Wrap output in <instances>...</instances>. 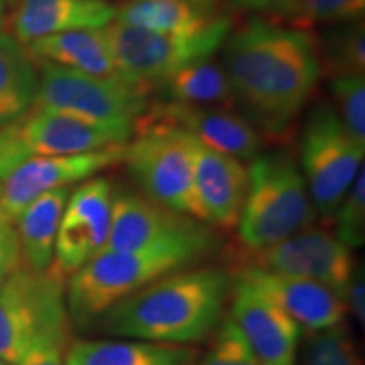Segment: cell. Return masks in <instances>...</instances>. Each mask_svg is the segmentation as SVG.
Here are the masks:
<instances>
[{
	"instance_id": "31",
	"label": "cell",
	"mask_w": 365,
	"mask_h": 365,
	"mask_svg": "<svg viewBox=\"0 0 365 365\" xmlns=\"http://www.w3.org/2000/svg\"><path fill=\"white\" fill-rule=\"evenodd\" d=\"M335 237L350 250L365 244V173L359 171L331 220Z\"/></svg>"
},
{
	"instance_id": "24",
	"label": "cell",
	"mask_w": 365,
	"mask_h": 365,
	"mask_svg": "<svg viewBox=\"0 0 365 365\" xmlns=\"http://www.w3.org/2000/svg\"><path fill=\"white\" fill-rule=\"evenodd\" d=\"M217 16L190 0H125L115 7L113 21L149 33L176 36L198 33Z\"/></svg>"
},
{
	"instance_id": "2",
	"label": "cell",
	"mask_w": 365,
	"mask_h": 365,
	"mask_svg": "<svg viewBox=\"0 0 365 365\" xmlns=\"http://www.w3.org/2000/svg\"><path fill=\"white\" fill-rule=\"evenodd\" d=\"M232 281L230 271L203 264L168 274L112 307L95 330L115 339L191 346L220 325Z\"/></svg>"
},
{
	"instance_id": "27",
	"label": "cell",
	"mask_w": 365,
	"mask_h": 365,
	"mask_svg": "<svg viewBox=\"0 0 365 365\" xmlns=\"http://www.w3.org/2000/svg\"><path fill=\"white\" fill-rule=\"evenodd\" d=\"M365 0H289L277 22L294 29L309 31L314 26H336L360 21Z\"/></svg>"
},
{
	"instance_id": "40",
	"label": "cell",
	"mask_w": 365,
	"mask_h": 365,
	"mask_svg": "<svg viewBox=\"0 0 365 365\" xmlns=\"http://www.w3.org/2000/svg\"><path fill=\"white\" fill-rule=\"evenodd\" d=\"M0 365H11V364L6 362V360H4V359H0Z\"/></svg>"
},
{
	"instance_id": "29",
	"label": "cell",
	"mask_w": 365,
	"mask_h": 365,
	"mask_svg": "<svg viewBox=\"0 0 365 365\" xmlns=\"http://www.w3.org/2000/svg\"><path fill=\"white\" fill-rule=\"evenodd\" d=\"M330 81L333 108L350 135L365 144V78L336 76Z\"/></svg>"
},
{
	"instance_id": "23",
	"label": "cell",
	"mask_w": 365,
	"mask_h": 365,
	"mask_svg": "<svg viewBox=\"0 0 365 365\" xmlns=\"http://www.w3.org/2000/svg\"><path fill=\"white\" fill-rule=\"evenodd\" d=\"M71 188H58L41 195L17 215L22 264L34 271H48L53 264L58 227Z\"/></svg>"
},
{
	"instance_id": "7",
	"label": "cell",
	"mask_w": 365,
	"mask_h": 365,
	"mask_svg": "<svg viewBox=\"0 0 365 365\" xmlns=\"http://www.w3.org/2000/svg\"><path fill=\"white\" fill-rule=\"evenodd\" d=\"M36 66L39 85L33 110L134 129L150 105V93L120 76H97L46 61H36Z\"/></svg>"
},
{
	"instance_id": "10",
	"label": "cell",
	"mask_w": 365,
	"mask_h": 365,
	"mask_svg": "<svg viewBox=\"0 0 365 365\" xmlns=\"http://www.w3.org/2000/svg\"><path fill=\"white\" fill-rule=\"evenodd\" d=\"M235 259L240 262L237 267L322 282L341 298H345L346 286L357 266L354 250L341 244L335 234L314 227L304 228L267 249L242 250Z\"/></svg>"
},
{
	"instance_id": "30",
	"label": "cell",
	"mask_w": 365,
	"mask_h": 365,
	"mask_svg": "<svg viewBox=\"0 0 365 365\" xmlns=\"http://www.w3.org/2000/svg\"><path fill=\"white\" fill-rule=\"evenodd\" d=\"M193 365H262L255 357L230 314L223 317L212 335V344Z\"/></svg>"
},
{
	"instance_id": "28",
	"label": "cell",
	"mask_w": 365,
	"mask_h": 365,
	"mask_svg": "<svg viewBox=\"0 0 365 365\" xmlns=\"http://www.w3.org/2000/svg\"><path fill=\"white\" fill-rule=\"evenodd\" d=\"M298 365H364L357 341L345 323L309 331L299 346Z\"/></svg>"
},
{
	"instance_id": "33",
	"label": "cell",
	"mask_w": 365,
	"mask_h": 365,
	"mask_svg": "<svg viewBox=\"0 0 365 365\" xmlns=\"http://www.w3.org/2000/svg\"><path fill=\"white\" fill-rule=\"evenodd\" d=\"M22 266L21 242L16 223L0 218V284Z\"/></svg>"
},
{
	"instance_id": "25",
	"label": "cell",
	"mask_w": 365,
	"mask_h": 365,
	"mask_svg": "<svg viewBox=\"0 0 365 365\" xmlns=\"http://www.w3.org/2000/svg\"><path fill=\"white\" fill-rule=\"evenodd\" d=\"M156 91L163 102L198 107H237L234 88L225 68L217 61L215 56L182 68L159 85Z\"/></svg>"
},
{
	"instance_id": "36",
	"label": "cell",
	"mask_w": 365,
	"mask_h": 365,
	"mask_svg": "<svg viewBox=\"0 0 365 365\" xmlns=\"http://www.w3.org/2000/svg\"><path fill=\"white\" fill-rule=\"evenodd\" d=\"M232 7L247 12H261L267 19L277 21L289 0H227Z\"/></svg>"
},
{
	"instance_id": "20",
	"label": "cell",
	"mask_w": 365,
	"mask_h": 365,
	"mask_svg": "<svg viewBox=\"0 0 365 365\" xmlns=\"http://www.w3.org/2000/svg\"><path fill=\"white\" fill-rule=\"evenodd\" d=\"M24 46L34 61L53 63L97 76H118L105 27L66 31Z\"/></svg>"
},
{
	"instance_id": "13",
	"label": "cell",
	"mask_w": 365,
	"mask_h": 365,
	"mask_svg": "<svg viewBox=\"0 0 365 365\" xmlns=\"http://www.w3.org/2000/svg\"><path fill=\"white\" fill-rule=\"evenodd\" d=\"M125 144L71 156H31L0 185V218L16 220L41 195L95 178L124 161Z\"/></svg>"
},
{
	"instance_id": "15",
	"label": "cell",
	"mask_w": 365,
	"mask_h": 365,
	"mask_svg": "<svg viewBox=\"0 0 365 365\" xmlns=\"http://www.w3.org/2000/svg\"><path fill=\"white\" fill-rule=\"evenodd\" d=\"M148 113L191 132L203 144L240 161L250 163L266 150V134L235 108L159 102L149 105Z\"/></svg>"
},
{
	"instance_id": "17",
	"label": "cell",
	"mask_w": 365,
	"mask_h": 365,
	"mask_svg": "<svg viewBox=\"0 0 365 365\" xmlns=\"http://www.w3.org/2000/svg\"><path fill=\"white\" fill-rule=\"evenodd\" d=\"M193 182L205 222L225 230L237 228L249 190V168L244 161L195 137Z\"/></svg>"
},
{
	"instance_id": "11",
	"label": "cell",
	"mask_w": 365,
	"mask_h": 365,
	"mask_svg": "<svg viewBox=\"0 0 365 365\" xmlns=\"http://www.w3.org/2000/svg\"><path fill=\"white\" fill-rule=\"evenodd\" d=\"M178 242H218L215 227L175 212L127 186H113L107 250H143ZM103 249V250H105Z\"/></svg>"
},
{
	"instance_id": "32",
	"label": "cell",
	"mask_w": 365,
	"mask_h": 365,
	"mask_svg": "<svg viewBox=\"0 0 365 365\" xmlns=\"http://www.w3.org/2000/svg\"><path fill=\"white\" fill-rule=\"evenodd\" d=\"M71 328V319H65L44 330L17 365H65L68 346L73 341Z\"/></svg>"
},
{
	"instance_id": "8",
	"label": "cell",
	"mask_w": 365,
	"mask_h": 365,
	"mask_svg": "<svg viewBox=\"0 0 365 365\" xmlns=\"http://www.w3.org/2000/svg\"><path fill=\"white\" fill-rule=\"evenodd\" d=\"M364 154L365 144L350 135L333 105H314L301 134L298 166L319 220L331 223L336 208L364 168Z\"/></svg>"
},
{
	"instance_id": "18",
	"label": "cell",
	"mask_w": 365,
	"mask_h": 365,
	"mask_svg": "<svg viewBox=\"0 0 365 365\" xmlns=\"http://www.w3.org/2000/svg\"><path fill=\"white\" fill-rule=\"evenodd\" d=\"M16 127L33 156H71L127 144L134 129L110 127L83 118L44 110H31Z\"/></svg>"
},
{
	"instance_id": "38",
	"label": "cell",
	"mask_w": 365,
	"mask_h": 365,
	"mask_svg": "<svg viewBox=\"0 0 365 365\" xmlns=\"http://www.w3.org/2000/svg\"><path fill=\"white\" fill-rule=\"evenodd\" d=\"M4 17H6V4H4V0H0V26H2Z\"/></svg>"
},
{
	"instance_id": "19",
	"label": "cell",
	"mask_w": 365,
	"mask_h": 365,
	"mask_svg": "<svg viewBox=\"0 0 365 365\" xmlns=\"http://www.w3.org/2000/svg\"><path fill=\"white\" fill-rule=\"evenodd\" d=\"M115 19V6L107 0H19L9 19L11 34L19 43L66 31L98 29Z\"/></svg>"
},
{
	"instance_id": "3",
	"label": "cell",
	"mask_w": 365,
	"mask_h": 365,
	"mask_svg": "<svg viewBox=\"0 0 365 365\" xmlns=\"http://www.w3.org/2000/svg\"><path fill=\"white\" fill-rule=\"evenodd\" d=\"M218 242H178L143 250H102L68 277L66 308L71 325L93 330L105 313L159 277L200 266Z\"/></svg>"
},
{
	"instance_id": "26",
	"label": "cell",
	"mask_w": 365,
	"mask_h": 365,
	"mask_svg": "<svg viewBox=\"0 0 365 365\" xmlns=\"http://www.w3.org/2000/svg\"><path fill=\"white\" fill-rule=\"evenodd\" d=\"M317 51L322 76H364L365 26L364 21L331 26L322 38L317 36Z\"/></svg>"
},
{
	"instance_id": "16",
	"label": "cell",
	"mask_w": 365,
	"mask_h": 365,
	"mask_svg": "<svg viewBox=\"0 0 365 365\" xmlns=\"http://www.w3.org/2000/svg\"><path fill=\"white\" fill-rule=\"evenodd\" d=\"M234 276L244 277L254 287L298 323L301 330L319 331L344 323L345 301L339 293L322 282L261 269L237 267Z\"/></svg>"
},
{
	"instance_id": "4",
	"label": "cell",
	"mask_w": 365,
	"mask_h": 365,
	"mask_svg": "<svg viewBox=\"0 0 365 365\" xmlns=\"http://www.w3.org/2000/svg\"><path fill=\"white\" fill-rule=\"evenodd\" d=\"M317 222L307 182L287 150H262L249 164V190L237 232L244 250L279 244Z\"/></svg>"
},
{
	"instance_id": "39",
	"label": "cell",
	"mask_w": 365,
	"mask_h": 365,
	"mask_svg": "<svg viewBox=\"0 0 365 365\" xmlns=\"http://www.w3.org/2000/svg\"><path fill=\"white\" fill-rule=\"evenodd\" d=\"M17 2H19V0H4V4H6V7H7V6L14 7V6H16Z\"/></svg>"
},
{
	"instance_id": "6",
	"label": "cell",
	"mask_w": 365,
	"mask_h": 365,
	"mask_svg": "<svg viewBox=\"0 0 365 365\" xmlns=\"http://www.w3.org/2000/svg\"><path fill=\"white\" fill-rule=\"evenodd\" d=\"M117 75L153 93L182 68L213 58L232 29L230 17L218 14L205 29L193 34H156L112 21L105 26Z\"/></svg>"
},
{
	"instance_id": "35",
	"label": "cell",
	"mask_w": 365,
	"mask_h": 365,
	"mask_svg": "<svg viewBox=\"0 0 365 365\" xmlns=\"http://www.w3.org/2000/svg\"><path fill=\"white\" fill-rule=\"evenodd\" d=\"M365 279H364V267L355 266L352 277H350L349 286H346L345 291V307L346 312L354 314L355 322L359 323L360 327H364L365 323Z\"/></svg>"
},
{
	"instance_id": "5",
	"label": "cell",
	"mask_w": 365,
	"mask_h": 365,
	"mask_svg": "<svg viewBox=\"0 0 365 365\" xmlns=\"http://www.w3.org/2000/svg\"><path fill=\"white\" fill-rule=\"evenodd\" d=\"M195 135L145 112L134 124L124 161L140 193L205 222L193 182Z\"/></svg>"
},
{
	"instance_id": "9",
	"label": "cell",
	"mask_w": 365,
	"mask_h": 365,
	"mask_svg": "<svg viewBox=\"0 0 365 365\" xmlns=\"http://www.w3.org/2000/svg\"><path fill=\"white\" fill-rule=\"evenodd\" d=\"M65 319V277L53 267L39 272L22 264L0 284V359L17 365L41 333Z\"/></svg>"
},
{
	"instance_id": "14",
	"label": "cell",
	"mask_w": 365,
	"mask_h": 365,
	"mask_svg": "<svg viewBox=\"0 0 365 365\" xmlns=\"http://www.w3.org/2000/svg\"><path fill=\"white\" fill-rule=\"evenodd\" d=\"M228 299V314L259 362L262 365H298L303 330L294 319L244 277L234 276Z\"/></svg>"
},
{
	"instance_id": "34",
	"label": "cell",
	"mask_w": 365,
	"mask_h": 365,
	"mask_svg": "<svg viewBox=\"0 0 365 365\" xmlns=\"http://www.w3.org/2000/svg\"><path fill=\"white\" fill-rule=\"evenodd\" d=\"M33 156L16 127H4L0 129V178H7L19 164Z\"/></svg>"
},
{
	"instance_id": "37",
	"label": "cell",
	"mask_w": 365,
	"mask_h": 365,
	"mask_svg": "<svg viewBox=\"0 0 365 365\" xmlns=\"http://www.w3.org/2000/svg\"><path fill=\"white\" fill-rule=\"evenodd\" d=\"M190 2H193L195 6L203 9L205 12L218 14V9H220L222 0H190Z\"/></svg>"
},
{
	"instance_id": "21",
	"label": "cell",
	"mask_w": 365,
	"mask_h": 365,
	"mask_svg": "<svg viewBox=\"0 0 365 365\" xmlns=\"http://www.w3.org/2000/svg\"><path fill=\"white\" fill-rule=\"evenodd\" d=\"M198 350L144 340H73L65 365H193Z\"/></svg>"
},
{
	"instance_id": "1",
	"label": "cell",
	"mask_w": 365,
	"mask_h": 365,
	"mask_svg": "<svg viewBox=\"0 0 365 365\" xmlns=\"http://www.w3.org/2000/svg\"><path fill=\"white\" fill-rule=\"evenodd\" d=\"M223 68L237 105L267 139L286 135L322 78L317 36L267 17H250L228 33Z\"/></svg>"
},
{
	"instance_id": "22",
	"label": "cell",
	"mask_w": 365,
	"mask_h": 365,
	"mask_svg": "<svg viewBox=\"0 0 365 365\" xmlns=\"http://www.w3.org/2000/svg\"><path fill=\"white\" fill-rule=\"evenodd\" d=\"M39 73L26 46L0 29V129L19 124L33 110Z\"/></svg>"
},
{
	"instance_id": "12",
	"label": "cell",
	"mask_w": 365,
	"mask_h": 365,
	"mask_svg": "<svg viewBox=\"0 0 365 365\" xmlns=\"http://www.w3.org/2000/svg\"><path fill=\"white\" fill-rule=\"evenodd\" d=\"M112 202L113 185L107 178H90L70 193L58 227L51 264L66 281L107 247Z\"/></svg>"
}]
</instances>
